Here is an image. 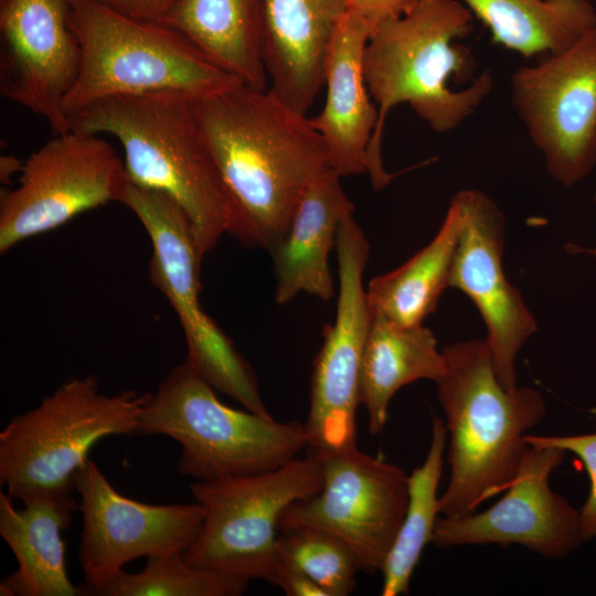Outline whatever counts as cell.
Masks as SVG:
<instances>
[{
    "instance_id": "1",
    "label": "cell",
    "mask_w": 596,
    "mask_h": 596,
    "mask_svg": "<svg viewBox=\"0 0 596 596\" xmlns=\"http://www.w3.org/2000/svg\"><path fill=\"white\" fill-rule=\"evenodd\" d=\"M194 108L257 246L270 253L306 191L331 169L321 136L269 88L237 83L194 98Z\"/></svg>"
},
{
    "instance_id": "2",
    "label": "cell",
    "mask_w": 596,
    "mask_h": 596,
    "mask_svg": "<svg viewBox=\"0 0 596 596\" xmlns=\"http://www.w3.org/2000/svg\"><path fill=\"white\" fill-rule=\"evenodd\" d=\"M68 121L71 130L119 140L129 180L181 207L202 258L225 234L257 246L201 128L194 98L174 92L115 95L71 114Z\"/></svg>"
},
{
    "instance_id": "3",
    "label": "cell",
    "mask_w": 596,
    "mask_h": 596,
    "mask_svg": "<svg viewBox=\"0 0 596 596\" xmlns=\"http://www.w3.org/2000/svg\"><path fill=\"white\" fill-rule=\"evenodd\" d=\"M473 15L460 0H419L401 15L374 26L368 40L363 72L379 120L368 150V174L374 189L395 174L384 169L382 135L386 116L398 104L436 132L458 128L492 89L489 73L455 91L451 79L465 78L473 60L459 40L472 30Z\"/></svg>"
},
{
    "instance_id": "4",
    "label": "cell",
    "mask_w": 596,
    "mask_h": 596,
    "mask_svg": "<svg viewBox=\"0 0 596 596\" xmlns=\"http://www.w3.org/2000/svg\"><path fill=\"white\" fill-rule=\"evenodd\" d=\"M441 352L445 371L435 383L450 472L440 513L461 517L510 486L529 448L525 436L546 415V404L534 387L501 385L487 339L455 342Z\"/></svg>"
},
{
    "instance_id": "5",
    "label": "cell",
    "mask_w": 596,
    "mask_h": 596,
    "mask_svg": "<svg viewBox=\"0 0 596 596\" xmlns=\"http://www.w3.org/2000/svg\"><path fill=\"white\" fill-rule=\"evenodd\" d=\"M215 391L184 361L150 393L137 434L178 441L179 473L201 481L270 471L307 450L302 423L232 408Z\"/></svg>"
},
{
    "instance_id": "6",
    "label": "cell",
    "mask_w": 596,
    "mask_h": 596,
    "mask_svg": "<svg viewBox=\"0 0 596 596\" xmlns=\"http://www.w3.org/2000/svg\"><path fill=\"white\" fill-rule=\"evenodd\" d=\"M68 1L79 65L64 99L67 118L109 96L174 92L201 98L242 83L164 23L132 19L91 0Z\"/></svg>"
},
{
    "instance_id": "7",
    "label": "cell",
    "mask_w": 596,
    "mask_h": 596,
    "mask_svg": "<svg viewBox=\"0 0 596 596\" xmlns=\"http://www.w3.org/2000/svg\"><path fill=\"white\" fill-rule=\"evenodd\" d=\"M150 393L108 395L94 374L72 376L41 403L10 419L0 433V482L23 503L67 494L73 478L104 437L137 434Z\"/></svg>"
},
{
    "instance_id": "8",
    "label": "cell",
    "mask_w": 596,
    "mask_h": 596,
    "mask_svg": "<svg viewBox=\"0 0 596 596\" xmlns=\"http://www.w3.org/2000/svg\"><path fill=\"white\" fill-rule=\"evenodd\" d=\"M119 203L138 217L149 235L150 279L179 319L188 348L185 362L245 409L272 416L254 370L201 305L202 257L184 212L167 194L129 179Z\"/></svg>"
},
{
    "instance_id": "9",
    "label": "cell",
    "mask_w": 596,
    "mask_h": 596,
    "mask_svg": "<svg viewBox=\"0 0 596 596\" xmlns=\"http://www.w3.org/2000/svg\"><path fill=\"white\" fill-rule=\"evenodd\" d=\"M322 487L319 457L310 451L284 466L249 476L190 485L204 515L181 553L193 566L272 582L278 562L277 531L284 511Z\"/></svg>"
},
{
    "instance_id": "10",
    "label": "cell",
    "mask_w": 596,
    "mask_h": 596,
    "mask_svg": "<svg viewBox=\"0 0 596 596\" xmlns=\"http://www.w3.org/2000/svg\"><path fill=\"white\" fill-rule=\"evenodd\" d=\"M125 163L100 135H54L23 163L18 185L0 199V253L78 214L119 202Z\"/></svg>"
},
{
    "instance_id": "11",
    "label": "cell",
    "mask_w": 596,
    "mask_h": 596,
    "mask_svg": "<svg viewBox=\"0 0 596 596\" xmlns=\"http://www.w3.org/2000/svg\"><path fill=\"white\" fill-rule=\"evenodd\" d=\"M339 291L336 317L323 330L310 382L304 423L308 451L324 454L356 446L360 372L372 312L363 285L370 244L353 214L337 234Z\"/></svg>"
},
{
    "instance_id": "12",
    "label": "cell",
    "mask_w": 596,
    "mask_h": 596,
    "mask_svg": "<svg viewBox=\"0 0 596 596\" xmlns=\"http://www.w3.org/2000/svg\"><path fill=\"white\" fill-rule=\"evenodd\" d=\"M316 455L322 487L284 511L279 532L304 526L329 531L352 547L362 572H381L405 515L408 475L358 446Z\"/></svg>"
},
{
    "instance_id": "13",
    "label": "cell",
    "mask_w": 596,
    "mask_h": 596,
    "mask_svg": "<svg viewBox=\"0 0 596 596\" xmlns=\"http://www.w3.org/2000/svg\"><path fill=\"white\" fill-rule=\"evenodd\" d=\"M511 99L550 175L566 187L585 179L596 166V29L514 71Z\"/></svg>"
},
{
    "instance_id": "14",
    "label": "cell",
    "mask_w": 596,
    "mask_h": 596,
    "mask_svg": "<svg viewBox=\"0 0 596 596\" xmlns=\"http://www.w3.org/2000/svg\"><path fill=\"white\" fill-rule=\"evenodd\" d=\"M82 532L78 562L85 585H98L139 557L183 552L195 539L204 510L198 503L149 504L117 492L87 459L75 472Z\"/></svg>"
},
{
    "instance_id": "15",
    "label": "cell",
    "mask_w": 596,
    "mask_h": 596,
    "mask_svg": "<svg viewBox=\"0 0 596 596\" xmlns=\"http://www.w3.org/2000/svg\"><path fill=\"white\" fill-rule=\"evenodd\" d=\"M564 456L560 448L529 446L498 502L479 513L438 518L430 543L437 549L519 544L545 558L567 556L583 539L579 511L550 487Z\"/></svg>"
},
{
    "instance_id": "16",
    "label": "cell",
    "mask_w": 596,
    "mask_h": 596,
    "mask_svg": "<svg viewBox=\"0 0 596 596\" xmlns=\"http://www.w3.org/2000/svg\"><path fill=\"white\" fill-rule=\"evenodd\" d=\"M78 65L68 0H0V94L54 135L71 130L63 105Z\"/></svg>"
},
{
    "instance_id": "17",
    "label": "cell",
    "mask_w": 596,
    "mask_h": 596,
    "mask_svg": "<svg viewBox=\"0 0 596 596\" xmlns=\"http://www.w3.org/2000/svg\"><path fill=\"white\" fill-rule=\"evenodd\" d=\"M454 199L460 209V228L449 287L461 290L478 308L496 375L505 390L515 391V358L538 324L503 272L504 217L479 190L458 191Z\"/></svg>"
},
{
    "instance_id": "18",
    "label": "cell",
    "mask_w": 596,
    "mask_h": 596,
    "mask_svg": "<svg viewBox=\"0 0 596 596\" xmlns=\"http://www.w3.org/2000/svg\"><path fill=\"white\" fill-rule=\"evenodd\" d=\"M373 29L352 11L342 17L327 54L324 106L310 118L324 142L330 168L341 177L368 173V150L379 120L363 72Z\"/></svg>"
},
{
    "instance_id": "19",
    "label": "cell",
    "mask_w": 596,
    "mask_h": 596,
    "mask_svg": "<svg viewBox=\"0 0 596 596\" xmlns=\"http://www.w3.org/2000/svg\"><path fill=\"white\" fill-rule=\"evenodd\" d=\"M345 0H264L263 60L269 89L307 114L324 82Z\"/></svg>"
},
{
    "instance_id": "20",
    "label": "cell",
    "mask_w": 596,
    "mask_h": 596,
    "mask_svg": "<svg viewBox=\"0 0 596 596\" xmlns=\"http://www.w3.org/2000/svg\"><path fill=\"white\" fill-rule=\"evenodd\" d=\"M332 169L306 191L281 241L270 252L275 266L277 305L305 292L328 301L334 296L329 254L341 222L353 214V203Z\"/></svg>"
},
{
    "instance_id": "21",
    "label": "cell",
    "mask_w": 596,
    "mask_h": 596,
    "mask_svg": "<svg viewBox=\"0 0 596 596\" xmlns=\"http://www.w3.org/2000/svg\"><path fill=\"white\" fill-rule=\"evenodd\" d=\"M71 494L36 497L18 510L0 492V534L18 562L0 583L1 596H83L68 577L62 539L78 509Z\"/></svg>"
},
{
    "instance_id": "22",
    "label": "cell",
    "mask_w": 596,
    "mask_h": 596,
    "mask_svg": "<svg viewBox=\"0 0 596 596\" xmlns=\"http://www.w3.org/2000/svg\"><path fill=\"white\" fill-rule=\"evenodd\" d=\"M162 23L243 84L266 88L264 0H177Z\"/></svg>"
},
{
    "instance_id": "23",
    "label": "cell",
    "mask_w": 596,
    "mask_h": 596,
    "mask_svg": "<svg viewBox=\"0 0 596 596\" xmlns=\"http://www.w3.org/2000/svg\"><path fill=\"white\" fill-rule=\"evenodd\" d=\"M444 371L443 352L423 323L400 326L372 315L360 372V403L370 433L383 430L390 402L400 389L418 380L436 382Z\"/></svg>"
},
{
    "instance_id": "24",
    "label": "cell",
    "mask_w": 596,
    "mask_h": 596,
    "mask_svg": "<svg viewBox=\"0 0 596 596\" xmlns=\"http://www.w3.org/2000/svg\"><path fill=\"white\" fill-rule=\"evenodd\" d=\"M496 44L525 58L562 52L596 29L589 0H460Z\"/></svg>"
},
{
    "instance_id": "25",
    "label": "cell",
    "mask_w": 596,
    "mask_h": 596,
    "mask_svg": "<svg viewBox=\"0 0 596 596\" xmlns=\"http://www.w3.org/2000/svg\"><path fill=\"white\" fill-rule=\"evenodd\" d=\"M459 228L460 209L453 196L432 242L400 267L371 279L366 295L372 315L400 326L423 323L449 287Z\"/></svg>"
},
{
    "instance_id": "26",
    "label": "cell",
    "mask_w": 596,
    "mask_h": 596,
    "mask_svg": "<svg viewBox=\"0 0 596 596\" xmlns=\"http://www.w3.org/2000/svg\"><path fill=\"white\" fill-rule=\"evenodd\" d=\"M447 429L439 417L432 421V437L424 462L408 475V501L395 541L386 556L382 596L408 593L411 578L425 546L432 542L440 513L438 487L443 473Z\"/></svg>"
},
{
    "instance_id": "27",
    "label": "cell",
    "mask_w": 596,
    "mask_h": 596,
    "mask_svg": "<svg viewBox=\"0 0 596 596\" xmlns=\"http://www.w3.org/2000/svg\"><path fill=\"white\" fill-rule=\"evenodd\" d=\"M251 579L188 564L181 552L147 557L139 572L124 570L98 585H78L83 596H240Z\"/></svg>"
},
{
    "instance_id": "28",
    "label": "cell",
    "mask_w": 596,
    "mask_h": 596,
    "mask_svg": "<svg viewBox=\"0 0 596 596\" xmlns=\"http://www.w3.org/2000/svg\"><path fill=\"white\" fill-rule=\"evenodd\" d=\"M278 554L316 582L327 596H347L360 568L352 547L338 535L311 526L280 532Z\"/></svg>"
},
{
    "instance_id": "29",
    "label": "cell",
    "mask_w": 596,
    "mask_h": 596,
    "mask_svg": "<svg viewBox=\"0 0 596 596\" xmlns=\"http://www.w3.org/2000/svg\"><path fill=\"white\" fill-rule=\"evenodd\" d=\"M529 446L555 447L576 455L588 475L589 493L579 511L581 535L583 540L596 536V433L582 435H533L528 434Z\"/></svg>"
},
{
    "instance_id": "30",
    "label": "cell",
    "mask_w": 596,
    "mask_h": 596,
    "mask_svg": "<svg viewBox=\"0 0 596 596\" xmlns=\"http://www.w3.org/2000/svg\"><path fill=\"white\" fill-rule=\"evenodd\" d=\"M119 14L151 22H163L177 0H91Z\"/></svg>"
},
{
    "instance_id": "31",
    "label": "cell",
    "mask_w": 596,
    "mask_h": 596,
    "mask_svg": "<svg viewBox=\"0 0 596 596\" xmlns=\"http://www.w3.org/2000/svg\"><path fill=\"white\" fill-rule=\"evenodd\" d=\"M270 584L278 586L287 596H327L316 582L279 554Z\"/></svg>"
},
{
    "instance_id": "32",
    "label": "cell",
    "mask_w": 596,
    "mask_h": 596,
    "mask_svg": "<svg viewBox=\"0 0 596 596\" xmlns=\"http://www.w3.org/2000/svg\"><path fill=\"white\" fill-rule=\"evenodd\" d=\"M413 2L411 0H345L347 9L364 18L373 28L385 20L403 14Z\"/></svg>"
},
{
    "instance_id": "33",
    "label": "cell",
    "mask_w": 596,
    "mask_h": 596,
    "mask_svg": "<svg viewBox=\"0 0 596 596\" xmlns=\"http://www.w3.org/2000/svg\"><path fill=\"white\" fill-rule=\"evenodd\" d=\"M571 248H572V252H585V253H589L596 256V248L586 249V248H579L576 245H571Z\"/></svg>"
},
{
    "instance_id": "34",
    "label": "cell",
    "mask_w": 596,
    "mask_h": 596,
    "mask_svg": "<svg viewBox=\"0 0 596 596\" xmlns=\"http://www.w3.org/2000/svg\"><path fill=\"white\" fill-rule=\"evenodd\" d=\"M411 1H419V0H411Z\"/></svg>"
}]
</instances>
